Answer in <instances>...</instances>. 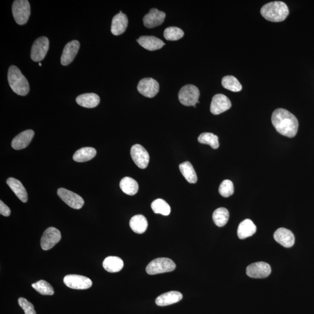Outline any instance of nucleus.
I'll return each mask as SVG.
<instances>
[{
  "label": "nucleus",
  "instance_id": "1",
  "mask_svg": "<svg viewBox=\"0 0 314 314\" xmlns=\"http://www.w3.org/2000/svg\"><path fill=\"white\" fill-rule=\"evenodd\" d=\"M272 123L282 135L294 137L298 133L299 122L296 117L285 109H275L272 115Z\"/></svg>",
  "mask_w": 314,
  "mask_h": 314
},
{
  "label": "nucleus",
  "instance_id": "2",
  "mask_svg": "<svg viewBox=\"0 0 314 314\" xmlns=\"http://www.w3.org/2000/svg\"><path fill=\"white\" fill-rule=\"evenodd\" d=\"M261 14L269 21L280 22L287 18L289 9L288 5L284 2H271L261 8Z\"/></svg>",
  "mask_w": 314,
  "mask_h": 314
},
{
  "label": "nucleus",
  "instance_id": "3",
  "mask_svg": "<svg viewBox=\"0 0 314 314\" xmlns=\"http://www.w3.org/2000/svg\"><path fill=\"white\" fill-rule=\"evenodd\" d=\"M8 81L10 88L16 94L22 96L28 94L30 91L29 82L19 69L14 65L9 68Z\"/></svg>",
  "mask_w": 314,
  "mask_h": 314
},
{
  "label": "nucleus",
  "instance_id": "4",
  "mask_svg": "<svg viewBox=\"0 0 314 314\" xmlns=\"http://www.w3.org/2000/svg\"><path fill=\"white\" fill-rule=\"evenodd\" d=\"M13 18L17 24L25 25L30 15V5L27 0H15L12 6Z\"/></svg>",
  "mask_w": 314,
  "mask_h": 314
},
{
  "label": "nucleus",
  "instance_id": "5",
  "mask_svg": "<svg viewBox=\"0 0 314 314\" xmlns=\"http://www.w3.org/2000/svg\"><path fill=\"white\" fill-rule=\"evenodd\" d=\"M176 264L168 258H158L152 261L146 267V272L149 275L166 273L175 270Z\"/></svg>",
  "mask_w": 314,
  "mask_h": 314
},
{
  "label": "nucleus",
  "instance_id": "6",
  "mask_svg": "<svg viewBox=\"0 0 314 314\" xmlns=\"http://www.w3.org/2000/svg\"><path fill=\"white\" fill-rule=\"evenodd\" d=\"M200 91L195 85H188L182 87L179 92V102L185 106H193L196 107V105L199 103Z\"/></svg>",
  "mask_w": 314,
  "mask_h": 314
},
{
  "label": "nucleus",
  "instance_id": "7",
  "mask_svg": "<svg viewBox=\"0 0 314 314\" xmlns=\"http://www.w3.org/2000/svg\"><path fill=\"white\" fill-rule=\"evenodd\" d=\"M49 49V40L45 36L38 38L34 41L32 50H31L30 57L34 62H40L46 57Z\"/></svg>",
  "mask_w": 314,
  "mask_h": 314
},
{
  "label": "nucleus",
  "instance_id": "8",
  "mask_svg": "<svg viewBox=\"0 0 314 314\" xmlns=\"http://www.w3.org/2000/svg\"><path fill=\"white\" fill-rule=\"evenodd\" d=\"M137 88L141 95L146 98H153L159 92L160 85L155 79L146 78L140 81Z\"/></svg>",
  "mask_w": 314,
  "mask_h": 314
},
{
  "label": "nucleus",
  "instance_id": "9",
  "mask_svg": "<svg viewBox=\"0 0 314 314\" xmlns=\"http://www.w3.org/2000/svg\"><path fill=\"white\" fill-rule=\"evenodd\" d=\"M61 239V234L56 227H50L44 231L41 239V247L45 251L50 250Z\"/></svg>",
  "mask_w": 314,
  "mask_h": 314
},
{
  "label": "nucleus",
  "instance_id": "10",
  "mask_svg": "<svg viewBox=\"0 0 314 314\" xmlns=\"http://www.w3.org/2000/svg\"><path fill=\"white\" fill-rule=\"evenodd\" d=\"M57 194L64 202L72 209H79L84 205L85 202L82 197L66 189H58Z\"/></svg>",
  "mask_w": 314,
  "mask_h": 314
},
{
  "label": "nucleus",
  "instance_id": "11",
  "mask_svg": "<svg viewBox=\"0 0 314 314\" xmlns=\"http://www.w3.org/2000/svg\"><path fill=\"white\" fill-rule=\"evenodd\" d=\"M131 157L134 163L141 169L146 168L149 163L150 156L148 152L140 144H135L131 148Z\"/></svg>",
  "mask_w": 314,
  "mask_h": 314
},
{
  "label": "nucleus",
  "instance_id": "12",
  "mask_svg": "<svg viewBox=\"0 0 314 314\" xmlns=\"http://www.w3.org/2000/svg\"><path fill=\"white\" fill-rule=\"evenodd\" d=\"M68 288L77 290L88 289L92 287V281L89 278L78 275H68L64 279Z\"/></svg>",
  "mask_w": 314,
  "mask_h": 314
},
{
  "label": "nucleus",
  "instance_id": "13",
  "mask_svg": "<svg viewBox=\"0 0 314 314\" xmlns=\"http://www.w3.org/2000/svg\"><path fill=\"white\" fill-rule=\"evenodd\" d=\"M271 273L270 265L265 262H258L251 264L246 269V274L253 278H265Z\"/></svg>",
  "mask_w": 314,
  "mask_h": 314
},
{
  "label": "nucleus",
  "instance_id": "14",
  "mask_svg": "<svg viewBox=\"0 0 314 314\" xmlns=\"http://www.w3.org/2000/svg\"><path fill=\"white\" fill-rule=\"evenodd\" d=\"M232 106L230 100L225 95H216L213 97L210 111L213 115H219L227 111Z\"/></svg>",
  "mask_w": 314,
  "mask_h": 314
},
{
  "label": "nucleus",
  "instance_id": "15",
  "mask_svg": "<svg viewBox=\"0 0 314 314\" xmlns=\"http://www.w3.org/2000/svg\"><path fill=\"white\" fill-rule=\"evenodd\" d=\"M166 14L165 13L159 11L157 8H152L147 14L144 16L143 23L147 28L160 26L164 22Z\"/></svg>",
  "mask_w": 314,
  "mask_h": 314
},
{
  "label": "nucleus",
  "instance_id": "16",
  "mask_svg": "<svg viewBox=\"0 0 314 314\" xmlns=\"http://www.w3.org/2000/svg\"><path fill=\"white\" fill-rule=\"evenodd\" d=\"M80 48V43L77 40H72L66 44L62 54L61 64L67 66L74 61Z\"/></svg>",
  "mask_w": 314,
  "mask_h": 314
},
{
  "label": "nucleus",
  "instance_id": "17",
  "mask_svg": "<svg viewBox=\"0 0 314 314\" xmlns=\"http://www.w3.org/2000/svg\"><path fill=\"white\" fill-rule=\"evenodd\" d=\"M274 237L276 241L282 246L286 248L291 247L294 245L295 237L292 231L281 227L275 231Z\"/></svg>",
  "mask_w": 314,
  "mask_h": 314
},
{
  "label": "nucleus",
  "instance_id": "18",
  "mask_svg": "<svg viewBox=\"0 0 314 314\" xmlns=\"http://www.w3.org/2000/svg\"><path fill=\"white\" fill-rule=\"evenodd\" d=\"M34 136L33 130H26L19 133L13 139L11 143L13 149L19 150L25 148L31 142Z\"/></svg>",
  "mask_w": 314,
  "mask_h": 314
},
{
  "label": "nucleus",
  "instance_id": "19",
  "mask_svg": "<svg viewBox=\"0 0 314 314\" xmlns=\"http://www.w3.org/2000/svg\"><path fill=\"white\" fill-rule=\"evenodd\" d=\"M128 25V19L125 13L120 11L113 16L112 20L111 32L115 36H119L125 32Z\"/></svg>",
  "mask_w": 314,
  "mask_h": 314
},
{
  "label": "nucleus",
  "instance_id": "20",
  "mask_svg": "<svg viewBox=\"0 0 314 314\" xmlns=\"http://www.w3.org/2000/svg\"><path fill=\"white\" fill-rule=\"evenodd\" d=\"M137 41L141 46L149 51L159 50L165 46L163 41L155 36H141Z\"/></svg>",
  "mask_w": 314,
  "mask_h": 314
},
{
  "label": "nucleus",
  "instance_id": "21",
  "mask_svg": "<svg viewBox=\"0 0 314 314\" xmlns=\"http://www.w3.org/2000/svg\"><path fill=\"white\" fill-rule=\"evenodd\" d=\"M183 298L182 293L177 291L165 293L158 296L155 303L158 306H167L180 302Z\"/></svg>",
  "mask_w": 314,
  "mask_h": 314
},
{
  "label": "nucleus",
  "instance_id": "22",
  "mask_svg": "<svg viewBox=\"0 0 314 314\" xmlns=\"http://www.w3.org/2000/svg\"><path fill=\"white\" fill-rule=\"evenodd\" d=\"M6 184H7L9 187L11 188L12 192L15 193L17 198H18L20 201L23 203H26L27 202L28 197H27L26 190L25 187H24L21 182L18 181V179L13 178H9L6 180Z\"/></svg>",
  "mask_w": 314,
  "mask_h": 314
},
{
  "label": "nucleus",
  "instance_id": "23",
  "mask_svg": "<svg viewBox=\"0 0 314 314\" xmlns=\"http://www.w3.org/2000/svg\"><path fill=\"white\" fill-rule=\"evenodd\" d=\"M76 102L83 107L93 108L99 105L100 99L95 93H86L77 97Z\"/></svg>",
  "mask_w": 314,
  "mask_h": 314
},
{
  "label": "nucleus",
  "instance_id": "24",
  "mask_svg": "<svg viewBox=\"0 0 314 314\" xmlns=\"http://www.w3.org/2000/svg\"><path fill=\"white\" fill-rule=\"evenodd\" d=\"M257 227L250 219H245L238 227L237 235L240 239H246L253 235L256 232Z\"/></svg>",
  "mask_w": 314,
  "mask_h": 314
},
{
  "label": "nucleus",
  "instance_id": "25",
  "mask_svg": "<svg viewBox=\"0 0 314 314\" xmlns=\"http://www.w3.org/2000/svg\"><path fill=\"white\" fill-rule=\"evenodd\" d=\"M103 267L106 271L111 273H115L121 271L123 267V262L121 258L110 256L106 257L103 262Z\"/></svg>",
  "mask_w": 314,
  "mask_h": 314
},
{
  "label": "nucleus",
  "instance_id": "26",
  "mask_svg": "<svg viewBox=\"0 0 314 314\" xmlns=\"http://www.w3.org/2000/svg\"><path fill=\"white\" fill-rule=\"evenodd\" d=\"M130 228L138 234L146 232L148 227V222L146 217L142 215H134L131 218L129 223Z\"/></svg>",
  "mask_w": 314,
  "mask_h": 314
},
{
  "label": "nucleus",
  "instance_id": "27",
  "mask_svg": "<svg viewBox=\"0 0 314 314\" xmlns=\"http://www.w3.org/2000/svg\"><path fill=\"white\" fill-rule=\"evenodd\" d=\"M97 154L95 148L93 147H83L75 152L73 159L78 163H84L93 159Z\"/></svg>",
  "mask_w": 314,
  "mask_h": 314
},
{
  "label": "nucleus",
  "instance_id": "28",
  "mask_svg": "<svg viewBox=\"0 0 314 314\" xmlns=\"http://www.w3.org/2000/svg\"><path fill=\"white\" fill-rule=\"evenodd\" d=\"M120 188L122 192L129 196L135 195L139 191V185L132 178L125 177L120 182Z\"/></svg>",
  "mask_w": 314,
  "mask_h": 314
},
{
  "label": "nucleus",
  "instance_id": "29",
  "mask_svg": "<svg viewBox=\"0 0 314 314\" xmlns=\"http://www.w3.org/2000/svg\"><path fill=\"white\" fill-rule=\"evenodd\" d=\"M179 169L182 174L190 184H196L198 181V177L192 165L188 161L179 165Z\"/></svg>",
  "mask_w": 314,
  "mask_h": 314
},
{
  "label": "nucleus",
  "instance_id": "30",
  "mask_svg": "<svg viewBox=\"0 0 314 314\" xmlns=\"http://www.w3.org/2000/svg\"><path fill=\"white\" fill-rule=\"evenodd\" d=\"M229 218L228 210L225 208L216 209L213 213L212 219L216 226L222 227L226 225Z\"/></svg>",
  "mask_w": 314,
  "mask_h": 314
},
{
  "label": "nucleus",
  "instance_id": "31",
  "mask_svg": "<svg viewBox=\"0 0 314 314\" xmlns=\"http://www.w3.org/2000/svg\"><path fill=\"white\" fill-rule=\"evenodd\" d=\"M223 87L233 92H239L242 90V86L233 76H226L222 79Z\"/></svg>",
  "mask_w": 314,
  "mask_h": 314
},
{
  "label": "nucleus",
  "instance_id": "32",
  "mask_svg": "<svg viewBox=\"0 0 314 314\" xmlns=\"http://www.w3.org/2000/svg\"><path fill=\"white\" fill-rule=\"evenodd\" d=\"M151 209L155 213L168 216L171 213V207L165 200L158 199L151 204Z\"/></svg>",
  "mask_w": 314,
  "mask_h": 314
},
{
  "label": "nucleus",
  "instance_id": "33",
  "mask_svg": "<svg viewBox=\"0 0 314 314\" xmlns=\"http://www.w3.org/2000/svg\"><path fill=\"white\" fill-rule=\"evenodd\" d=\"M199 143L209 144L213 149H217L219 146L218 137L212 133H203L198 138Z\"/></svg>",
  "mask_w": 314,
  "mask_h": 314
},
{
  "label": "nucleus",
  "instance_id": "34",
  "mask_svg": "<svg viewBox=\"0 0 314 314\" xmlns=\"http://www.w3.org/2000/svg\"><path fill=\"white\" fill-rule=\"evenodd\" d=\"M32 288L42 295H53L54 291L52 286L46 281L41 280L32 285Z\"/></svg>",
  "mask_w": 314,
  "mask_h": 314
},
{
  "label": "nucleus",
  "instance_id": "35",
  "mask_svg": "<svg viewBox=\"0 0 314 314\" xmlns=\"http://www.w3.org/2000/svg\"><path fill=\"white\" fill-rule=\"evenodd\" d=\"M165 39L169 41H177L184 36V32L178 27H169L164 30Z\"/></svg>",
  "mask_w": 314,
  "mask_h": 314
},
{
  "label": "nucleus",
  "instance_id": "36",
  "mask_svg": "<svg viewBox=\"0 0 314 314\" xmlns=\"http://www.w3.org/2000/svg\"><path fill=\"white\" fill-rule=\"evenodd\" d=\"M219 193L223 198H229L234 193L233 184L230 180L223 181L219 188Z\"/></svg>",
  "mask_w": 314,
  "mask_h": 314
},
{
  "label": "nucleus",
  "instance_id": "37",
  "mask_svg": "<svg viewBox=\"0 0 314 314\" xmlns=\"http://www.w3.org/2000/svg\"><path fill=\"white\" fill-rule=\"evenodd\" d=\"M19 305L23 310L25 314H36L34 306L32 303L23 298L18 299Z\"/></svg>",
  "mask_w": 314,
  "mask_h": 314
},
{
  "label": "nucleus",
  "instance_id": "38",
  "mask_svg": "<svg viewBox=\"0 0 314 314\" xmlns=\"http://www.w3.org/2000/svg\"><path fill=\"white\" fill-rule=\"evenodd\" d=\"M0 213L4 216H8L11 214V210L2 201H0Z\"/></svg>",
  "mask_w": 314,
  "mask_h": 314
},
{
  "label": "nucleus",
  "instance_id": "39",
  "mask_svg": "<svg viewBox=\"0 0 314 314\" xmlns=\"http://www.w3.org/2000/svg\"><path fill=\"white\" fill-rule=\"evenodd\" d=\"M39 66L41 67V64L40 63L39 64Z\"/></svg>",
  "mask_w": 314,
  "mask_h": 314
}]
</instances>
